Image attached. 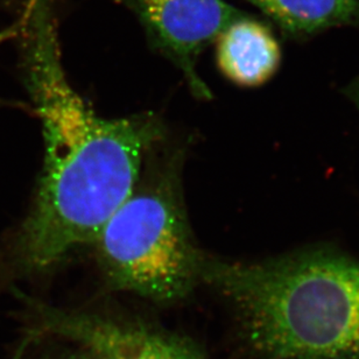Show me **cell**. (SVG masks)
Here are the masks:
<instances>
[{
	"label": "cell",
	"instance_id": "4",
	"mask_svg": "<svg viewBox=\"0 0 359 359\" xmlns=\"http://www.w3.org/2000/svg\"><path fill=\"white\" fill-rule=\"evenodd\" d=\"M24 301L26 332L81 346L98 359H207L189 339L142 320Z\"/></svg>",
	"mask_w": 359,
	"mask_h": 359
},
{
	"label": "cell",
	"instance_id": "8",
	"mask_svg": "<svg viewBox=\"0 0 359 359\" xmlns=\"http://www.w3.org/2000/svg\"><path fill=\"white\" fill-rule=\"evenodd\" d=\"M75 346V344H74ZM76 346L77 349L69 350L68 353H60V355H42L39 356L33 351L27 343L22 342L18 348L17 353L13 359H98L95 355L88 350Z\"/></svg>",
	"mask_w": 359,
	"mask_h": 359
},
{
	"label": "cell",
	"instance_id": "7",
	"mask_svg": "<svg viewBox=\"0 0 359 359\" xmlns=\"http://www.w3.org/2000/svg\"><path fill=\"white\" fill-rule=\"evenodd\" d=\"M293 40L335 27L358 26L359 0H246Z\"/></svg>",
	"mask_w": 359,
	"mask_h": 359
},
{
	"label": "cell",
	"instance_id": "6",
	"mask_svg": "<svg viewBox=\"0 0 359 359\" xmlns=\"http://www.w3.org/2000/svg\"><path fill=\"white\" fill-rule=\"evenodd\" d=\"M215 45L218 69L237 87L263 86L281 65L283 53L272 28L248 14L229 25Z\"/></svg>",
	"mask_w": 359,
	"mask_h": 359
},
{
	"label": "cell",
	"instance_id": "9",
	"mask_svg": "<svg viewBox=\"0 0 359 359\" xmlns=\"http://www.w3.org/2000/svg\"><path fill=\"white\" fill-rule=\"evenodd\" d=\"M346 95L349 97L350 100H353L359 110V76L356 77V79L346 87Z\"/></svg>",
	"mask_w": 359,
	"mask_h": 359
},
{
	"label": "cell",
	"instance_id": "2",
	"mask_svg": "<svg viewBox=\"0 0 359 359\" xmlns=\"http://www.w3.org/2000/svg\"><path fill=\"white\" fill-rule=\"evenodd\" d=\"M202 283L263 359H359V260L328 249L239 263L205 258Z\"/></svg>",
	"mask_w": 359,
	"mask_h": 359
},
{
	"label": "cell",
	"instance_id": "1",
	"mask_svg": "<svg viewBox=\"0 0 359 359\" xmlns=\"http://www.w3.org/2000/svg\"><path fill=\"white\" fill-rule=\"evenodd\" d=\"M13 31L46 154L31 211L0 256L1 286L47 276L91 245L165 135L153 114L100 117L74 89L63 68L54 0H22Z\"/></svg>",
	"mask_w": 359,
	"mask_h": 359
},
{
	"label": "cell",
	"instance_id": "5",
	"mask_svg": "<svg viewBox=\"0 0 359 359\" xmlns=\"http://www.w3.org/2000/svg\"><path fill=\"white\" fill-rule=\"evenodd\" d=\"M123 4L135 14L151 48L177 67L197 98L209 100V88L197 73L201 54L245 13L224 0H123Z\"/></svg>",
	"mask_w": 359,
	"mask_h": 359
},
{
	"label": "cell",
	"instance_id": "3",
	"mask_svg": "<svg viewBox=\"0 0 359 359\" xmlns=\"http://www.w3.org/2000/svg\"><path fill=\"white\" fill-rule=\"evenodd\" d=\"M179 170L173 159L139 177L91 244L111 290L170 306L202 283L207 256L190 230Z\"/></svg>",
	"mask_w": 359,
	"mask_h": 359
}]
</instances>
